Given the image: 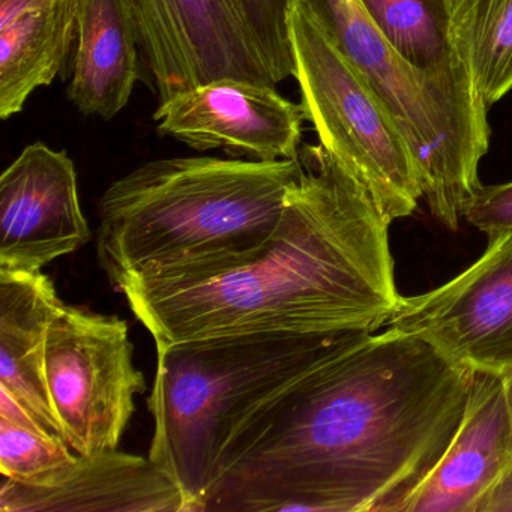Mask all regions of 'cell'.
Instances as JSON below:
<instances>
[{
	"label": "cell",
	"mask_w": 512,
	"mask_h": 512,
	"mask_svg": "<svg viewBox=\"0 0 512 512\" xmlns=\"http://www.w3.org/2000/svg\"><path fill=\"white\" fill-rule=\"evenodd\" d=\"M473 371L386 328L245 419L199 512H401L448 451Z\"/></svg>",
	"instance_id": "cell-1"
},
{
	"label": "cell",
	"mask_w": 512,
	"mask_h": 512,
	"mask_svg": "<svg viewBox=\"0 0 512 512\" xmlns=\"http://www.w3.org/2000/svg\"><path fill=\"white\" fill-rule=\"evenodd\" d=\"M299 158L304 172L280 223L250 260L199 280L122 284L155 344L257 332L374 334L388 325L403 298L391 221L320 143Z\"/></svg>",
	"instance_id": "cell-2"
},
{
	"label": "cell",
	"mask_w": 512,
	"mask_h": 512,
	"mask_svg": "<svg viewBox=\"0 0 512 512\" xmlns=\"http://www.w3.org/2000/svg\"><path fill=\"white\" fill-rule=\"evenodd\" d=\"M299 160L175 157L146 161L101 197L97 256L130 278L190 281L250 260L277 229Z\"/></svg>",
	"instance_id": "cell-3"
},
{
	"label": "cell",
	"mask_w": 512,
	"mask_h": 512,
	"mask_svg": "<svg viewBox=\"0 0 512 512\" xmlns=\"http://www.w3.org/2000/svg\"><path fill=\"white\" fill-rule=\"evenodd\" d=\"M365 335L257 332L157 344L149 460L178 485L185 512H199L248 416Z\"/></svg>",
	"instance_id": "cell-4"
},
{
	"label": "cell",
	"mask_w": 512,
	"mask_h": 512,
	"mask_svg": "<svg viewBox=\"0 0 512 512\" xmlns=\"http://www.w3.org/2000/svg\"><path fill=\"white\" fill-rule=\"evenodd\" d=\"M287 23L293 77L320 145L365 185L391 223L410 217L422 197L418 164L391 110L304 0H290Z\"/></svg>",
	"instance_id": "cell-5"
},
{
	"label": "cell",
	"mask_w": 512,
	"mask_h": 512,
	"mask_svg": "<svg viewBox=\"0 0 512 512\" xmlns=\"http://www.w3.org/2000/svg\"><path fill=\"white\" fill-rule=\"evenodd\" d=\"M128 325L62 304L46 341V382L62 439L76 454L115 451L145 377L133 361Z\"/></svg>",
	"instance_id": "cell-6"
},
{
	"label": "cell",
	"mask_w": 512,
	"mask_h": 512,
	"mask_svg": "<svg viewBox=\"0 0 512 512\" xmlns=\"http://www.w3.org/2000/svg\"><path fill=\"white\" fill-rule=\"evenodd\" d=\"M398 58L418 76L445 143L455 202L463 214L482 187L490 148L487 103L455 46L446 0H359Z\"/></svg>",
	"instance_id": "cell-7"
},
{
	"label": "cell",
	"mask_w": 512,
	"mask_h": 512,
	"mask_svg": "<svg viewBox=\"0 0 512 512\" xmlns=\"http://www.w3.org/2000/svg\"><path fill=\"white\" fill-rule=\"evenodd\" d=\"M385 328L424 338L473 373H511L512 229L488 239L485 253L448 283L403 296Z\"/></svg>",
	"instance_id": "cell-8"
},
{
	"label": "cell",
	"mask_w": 512,
	"mask_h": 512,
	"mask_svg": "<svg viewBox=\"0 0 512 512\" xmlns=\"http://www.w3.org/2000/svg\"><path fill=\"white\" fill-rule=\"evenodd\" d=\"M128 4L160 103L218 79L277 86L229 0H128Z\"/></svg>",
	"instance_id": "cell-9"
},
{
	"label": "cell",
	"mask_w": 512,
	"mask_h": 512,
	"mask_svg": "<svg viewBox=\"0 0 512 512\" xmlns=\"http://www.w3.org/2000/svg\"><path fill=\"white\" fill-rule=\"evenodd\" d=\"M304 2L400 125L415 155L422 197L433 217L457 230L461 211L452 191L442 131L418 76L386 43L359 0Z\"/></svg>",
	"instance_id": "cell-10"
},
{
	"label": "cell",
	"mask_w": 512,
	"mask_h": 512,
	"mask_svg": "<svg viewBox=\"0 0 512 512\" xmlns=\"http://www.w3.org/2000/svg\"><path fill=\"white\" fill-rule=\"evenodd\" d=\"M161 136L194 151L221 149L250 160H299L302 104L284 98L274 85L218 79L161 101L154 113Z\"/></svg>",
	"instance_id": "cell-11"
},
{
	"label": "cell",
	"mask_w": 512,
	"mask_h": 512,
	"mask_svg": "<svg viewBox=\"0 0 512 512\" xmlns=\"http://www.w3.org/2000/svg\"><path fill=\"white\" fill-rule=\"evenodd\" d=\"M91 239L65 151L26 146L0 176V269L41 271Z\"/></svg>",
	"instance_id": "cell-12"
},
{
	"label": "cell",
	"mask_w": 512,
	"mask_h": 512,
	"mask_svg": "<svg viewBox=\"0 0 512 512\" xmlns=\"http://www.w3.org/2000/svg\"><path fill=\"white\" fill-rule=\"evenodd\" d=\"M512 470V407L506 377L473 373L463 421L442 460L401 512H481Z\"/></svg>",
	"instance_id": "cell-13"
},
{
	"label": "cell",
	"mask_w": 512,
	"mask_h": 512,
	"mask_svg": "<svg viewBox=\"0 0 512 512\" xmlns=\"http://www.w3.org/2000/svg\"><path fill=\"white\" fill-rule=\"evenodd\" d=\"M0 512H185L178 485L140 455L104 451L32 485L2 476Z\"/></svg>",
	"instance_id": "cell-14"
},
{
	"label": "cell",
	"mask_w": 512,
	"mask_h": 512,
	"mask_svg": "<svg viewBox=\"0 0 512 512\" xmlns=\"http://www.w3.org/2000/svg\"><path fill=\"white\" fill-rule=\"evenodd\" d=\"M62 304L55 284L43 272L0 269V388L59 437L44 368L47 332Z\"/></svg>",
	"instance_id": "cell-15"
},
{
	"label": "cell",
	"mask_w": 512,
	"mask_h": 512,
	"mask_svg": "<svg viewBox=\"0 0 512 512\" xmlns=\"http://www.w3.org/2000/svg\"><path fill=\"white\" fill-rule=\"evenodd\" d=\"M79 0H0V118L19 115L61 73L77 40Z\"/></svg>",
	"instance_id": "cell-16"
},
{
	"label": "cell",
	"mask_w": 512,
	"mask_h": 512,
	"mask_svg": "<svg viewBox=\"0 0 512 512\" xmlns=\"http://www.w3.org/2000/svg\"><path fill=\"white\" fill-rule=\"evenodd\" d=\"M139 32L128 0H79V28L68 98L86 116L112 121L140 79Z\"/></svg>",
	"instance_id": "cell-17"
},
{
	"label": "cell",
	"mask_w": 512,
	"mask_h": 512,
	"mask_svg": "<svg viewBox=\"0 0 512 512\" xmlns=\"http://www.w3.org/2000/svg\"><path fill=\"white\" fill-rule=\"evenodd\" d=\"M455 46L487 106L512 91V0H446Z\"/></svg>",
	"instance_id": "cell-18"
},
{
	"label": "cell",
	"mask_w": 512,
	"mask_h": 512,
	"mask_svg": "<svg viewBox=\"0 0 512 512\" xmlns=\"http://www.w3.org/2000/svg\"><path fill=\"white\" fill-rule=\"evenodd\" d=\"M76 457L62 437L0 419V475L5 478L40 485L52 473L70 466Z\"/></svg>",
	"instance_id": "cell-19"
},
{
	"label": "cell",
	"mask_w": 512,
	"mask_h": 512,
	"mask_svg": "<svg viewBox=\"0 0 512 512\" xmlns=\"http://www.w3.org/2000/svg\"><path fill=\"white\" fill-rule=\"evenodd\" d=\"M463 217L488 239L512 229V182L482 185L464 208Z\"/></svg>",
	"instance_id": "cell-20"
},
{
	"label": "cell",
	"mask_w": 512,
	"mask_h": 512,
	"mask_svg": "<svg viewBox=\"0 0 512 512\" xmlns=\"http://www.w3.org/2000/svg\"><path fill=\"white\" fill-rule=\"evenodd\" d=\"M0 419H5L17 427L26 428V430L50 434L28 409L4 388H0Z\"/></svg>",
	"instance_id": "cell-21"
},
{
	"label": "cell",
	"mask_w": 512,
	"mask_h": 512,
	"mask_svg": "<svg viewBox=\"0 0 512 512\" xmlns=\"http://www.w3.org/2000/svg\"><path fill=\"white\" fill-rule=\"evenodd\" d=\"M481 512H512V470L488 496Z\"/></svg>",
	"instance_id": "cell-22"
},
{
	"label": "cell",
	"mask_w": 512,
	"mask_h": 512,
	"mask_svg": "<svg viewBox=\"0 0 512 512\" xmlns=\"http://www.w3.org/2000/svg\"><path fill=\"white\" fill-rule=\"evenodd\" d=\"M506 385H508V394H509V400H511V407H512V371L509 374H506Z\"/></svg>",
	"instance_id": "cell-23"
}]
</instances>
